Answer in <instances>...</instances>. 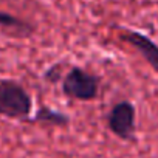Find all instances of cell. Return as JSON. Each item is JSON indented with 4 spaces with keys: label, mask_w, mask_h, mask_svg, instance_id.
Masks as SVG:
<instances>
[{
    "label": "cell",
    "mask_w": 158,
    "mask_h": 158,
    "mask_svg": "<svg viewBox=\"0 0 158 158\" xmlns=\"http://www.w3.org/2000/svg\"><path fill=\"white\" fill-rule=\"evenodd\" d=\"M59 68H60V65L56 64V65H53L51 68L47 70V73H45V79H47V81H50V82H57L59 81V73H57Z\"/></svg>",
    "instance_id": "obj_7"
},
{
    "label": "cell",
    "mask_w": 158,
    "mask_h": 158,
    "mask_svg": "<svg viewBox=\"0 0 158 158\" xmlns=\"http://www.w3.org/2000/svg\"><path fill=\"white\" fill-rule=\"evenodd\" d=\"M99 79L89 71L73 67L62 81V93L71 99L92 101L98 96Z\"/></svg>",
    "instance_id": "obj_2"
},
{
    "label": "cell",
    "mask_w": 158,
    "mask_h": 158,
    "mask_svg": "<svg viewBox=\"0 0 158 158\" xmlns=\"http://www.w3.org/2000/svg\"><path fill=\"white\" fill-rule=\"evenodd\" d=\"M33 110L30 93L14 81H0V115L13 119H23Z\"/></svg>",
    "instance_id": "obj_1"
},
{
    "label": "cell",
    "mask_w": 158,
    "mask_h": 158,
    "mask_svg": "<svg viewBox=\"0 0 158 158\" xmlns=\"http://www.w3.org/2000/svg\"><path fill=\"white\" fill-rule=\"evenodd\" d=\"M124 40H127L144 59L146 62L158 73V44H155L152 39H149L146 34L139 31H126L123 36Z\"/></svg>",
    "instance_id": "obj_4"
},
{
    "label": "cell",
    "mask_w": 158,
    "mask_h": 158,
    "mask_svg": "<svg viewBox=\"0 0 158 158\" xmlns=\"http://www.w3.org/2000/svg\"><path fill=\"white\" fill-rule=\"evenodd\" d=\"M109 129L121 139H132L135 133V107L129 101L115 104L107 116Z\"/></svg>",
    "instance_id": "obj_3"
},
{
    "label": "cell",
    "mask_w": 158,
    "mask_h": 158,
    "mask_svg": "<svg viewBox=\"0 0 158 158\" xmlns=\"http://www.w3.org/2000/svg\"><path fill=\"white\" fill-rule=\"evenodd\" d=\"M0 27L5 28L10 34L16 36V37H28L34 33V27L27 22L22 20L10 13H3L0 11Z\"/></svg>",
    "instance_id": "obj_5"
},
{
    "label": "cell",
    "mask_w": 158,
    "mask_h": 158,
    "mask_svg": "<svg viewBox=\"0 0 158 158\" xmlns=\"http://www.w3.org/2000/svg\"><path fill=\"white\" fill-rule=\"evenodd\" d=\"M34 121L47 123V124H53V126H67L70 123V118L65 113L56 112L50 107H40L34 116Z\"/></svg>",
    "instance_id": "obj_6"
}]
</instances>
